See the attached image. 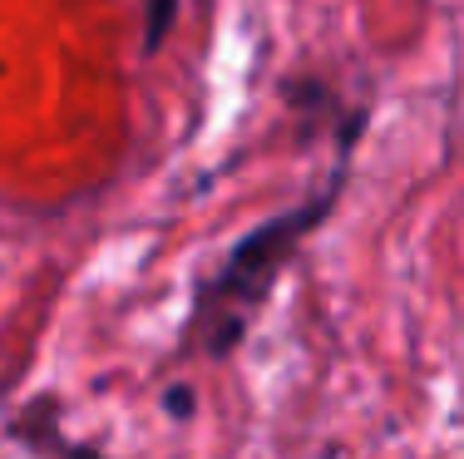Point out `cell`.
Listing matches in <instances>:
<instances>
[{
    "instance_id": "3",
    "label": "cell",
    "mask_w": 464,
    "mask_h": 459,
    "mask_svg": "<svg viewBox=\"0 0 464 459\" xmlns=\"http://www.w3.org/2000/svg\"><path fill=\"white\" fill-rule=\"evenodd\" d=\"M50 454H60V459H109V454H99L94 445H74V440H64V435H54Z\"/></svg>"
},
{
    "instance_id": "4",
    "label": "cell",
    "mask_w": 464,
    "mask_h": 459,
    "mask_svg": "<svg viewBox=\"0 0 464 459\" xmlns=\"http://www.w3.org/2000/svg\"><path fill=\"white\" fill-rule=\"evenodd\" d=\"M169 410L179 415V420H183L188 410H193V396H188V386H173V390H169Z\"/></svg>"
},
{
    "instance_id": "1",
    "label": "cell",
    "mask_w": 464,
    "mask_h": 459,
    "mask_svg": "<svg viewBox=\"0 0 464 459\" xmlns=\"http://www.w3.org/2000/svg\"><path fill=\"white\" fill-rule=\"evenodd\" d=\"M331 198H336V183H331L322 198L272 217V223H262L257 233H247L232 247L227 262L193 297V316H188V346H193V351H203L208 360H223V356L237 351L247 326L257 321L262 301L272 297V282L282 277V267L292 262L296 247H302V237L326 217Z\"/></svg>"
},
{
    "instance_id": "2",
    "label": "cell",
    "mask_w": 464,
    "mask_h": 459,
    "mask_svg": "<svg viewBox=\"0 0 464 459\" xmlns=\"http://www.w3.org/2000/svg\"><path fill=\"white\" fill-rule=\"evenodd\" d=\"M173 10H179V0H149V50L163 40V30H169Z\"/></svg>"
}]
</instances>
